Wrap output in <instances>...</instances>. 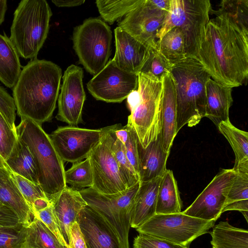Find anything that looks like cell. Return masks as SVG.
Instances as JSON below:
<instances>
[{
  "instance_id": "cell-28",
  "label": "cell",
  "mask_w": 248,
  "mask_h": 248,
  "mask_svg": "<svg viewBox=\"0 0 248 248\" xmlns=\"http://www.w3.org/2000/svg\"><path fill=\"white\" fill-rule=\"evenodd\" d=\"M182 202L172 170H167L161 176L158 190L155 214L182 212Z\"/></svg>"
},
{
  "instance_id": "cell-20",
  "label": "cell",
  "mask_w": 248,
  "mask_h": 248,
  "mask_svg": "<svg viewBox=\"0 0 248 248\" xmlns=\"http://www.w3.org/2000/svg\"><path fill=\"white\" fill-rule=\"evenodd\" d=\"M161 127L160 138L164 150L170 153L176 135V102L175 82L170 73L162 78Z\"/></svg>"
},
{
  "instance_id": "cell-42",
  "label": "cell",
  "mask_w": 248,
  "mask_h": 248,
  "mask_svg": "<svg viewBox=\"0 0 248 248\" xmlns=\"http://www.w3.org/2000/svg\"><path fill=\"white\" fill-rule=\"evenodd\" d=\"M128 137L124 145L126 156L133 169L139 175L138 142L136 133L133 126L127 123Z\"/></svg>"
},
{
  "instance_id": "cell-48",
  "label": "cell",
  "mask_w": 248,
  "mask_h": 248,
  "mask_svg": "<svg viewBox=\"0 0 248 248\" xmlns=\"http://www.w3.org/2000/svg\"><path fill=\"white\" fill-rule=\"evenodd\" d=\"M7 2L6 0H0V25L4 20L5 15L7 9Z\"/></svg>"
},
{
  "instance_id": "cell-35",
  "label": "cell",
  "mask_w": 248,
  "mask_h": 248,
  "mask_svg": "<svg viewBox=\"0 0 248 248\" xmlns=\"http://www.w3.org/2000/svg\"><path fill=\"white\" fill-rule=\"evenodd\" d=\"M9 171L12 178L33 214L34 208L44 200L48 199L39 185L35 184L15 173L10 170Z\"/></svg>"
},
{
  "instance_id": "cell-16",
  "label": "cell",
  "mask_w": 248,
  "mask_h": 248,
  "mask_svg": "<svg viewBox=\"0 0 248 248\" xmlns=\"http://www.w3.org/2000/svg\"><path fill=\"white\" fill-rule=\"evenodd\" d=\"M83 78L82 68L74 64L67 68L62 77L56 118L71 126L83 122L82 113L86 99Z\"/></svg>"
},
{
  "instance_id": "cell-10",
  "label": "cell",
  "mask_w": 248,
  "mask_h": 248,
  "mask_svg": "<svg viewBox=\"0 0 248 248\" xmlns=\"http://www.w3.org/2000/svg\"><path fill=\"white\" fill-rule=\"evenodd\" d=\"M216 221L192 217L182 212L155 214L136 230L189 248L193 241L209 233Z\"/></svg>"
},
{
  "instance_id": "cell-18",
  "label": "cell",
  "mask_w": 248,
  "mask_h": 248,
  "mask_svg": "<svg viewBox=\"0 0 248 248\" xmlns=\"http://www.w3.org/2000/svg\"><path fill=\"white\" fill-rule=\"evenodd\" d=\"M114 34L116 50L112 61L120 69L138 75L149 57V48L119 27Z\"/></svg>"
},
{
  "instance_id": "cell-33",
  "label": "cell",
  "mask_w": 248,
  "mask_h": 248,
  "mask_svg": "<svg viewBox=\"0 0 248 248\" xmlns=\"http://www.w3.org/2000/svg\"><path fill=\"white\" fill-rule=\"evenodd\" d=\"M140 0H97L95 3L101 17L109 24H112L134 9Z\"/></svg>"
},
{
  "instance_id": "cell-26",
  "label": "cell",
  "mask_w": 248,
  "mask_h": 248,
  "mask_svg": "<svg viewBox=\"0 0 248 248\" xmlns=\"http://www.w3.org/2000/svg\"><path fill=\"white\" fill-rule=\"evenodd\" d=\"M217 127L234 152L233 170L235 172L248 173V133L235 127L230 120L221 122Z\"/></svg>"
},
{
  "instance_id": "cell-6",
  "label": "cell",
  "mask_w": 248,
  "mask_h": 248,
  "mask_svg": "<svg viewBox=\"0 0 248 248\" xmlns=\"http://www.w3.org/2000/svg\"><path fill=\"white\" fill-rule=\"evenodd\" d=\"M52 15L46 0H22L14 14L9 37L19 56L36 59L49 29Z\"/></svg>"
},
{
  "instance_id": "cell-43",
  "label": "cell",
  "mask_w": 248,
  "mask_h": 248,
  "mask_svg": "<svg viewBox=\"0 0 248 248\" xmlns=\"http://www.w3.org/2000/svg\"><path fill=\"white\" fill-rule=\"evenodd\" d=\"M16 110L13 97L3 87L0 86V112L11 128L16 132Z\"/></svg>"
},
{
  "instance_id": "cell-50",
  "label": "cell",
  "mask_w": 248,
  "mask_h": 248,
  "mask_svg": "<svg viewBox=\"0 0 248 248\" xmlns=\"http://www.w3.org/2000/svg\"><path fill=\"white\" fill-rule=\"evenodd\" d=\"M0 205H2V204H1L0 203Z\"/></svg>"
},
{
  "instance_id": "cell-36",
  "label": "cell",
  "mask_w": 248,
  "mask_h": 248,
  "mask_svg": "<svg viewBox=\"0 0 248 248\" xmlns=\"http://www.w3.org/2000/svg\"><path fill=\"white\" fill-rule=\"evenodd\" d=\"M172 63L156 48H149V57L140 72L150 73L160 79L170 73Z\"/></svg>"
},
{
  "instance_id": "cell-46",
  "label": "cell",
  "mask_w": 248,
  "mask_h": 248,
  "mask_svg": "<svg viewBox=\"0 0 248 248\" xmlns=\"http://www.w3.org/2000/svg\"><path fill=\"white\" fill-rule=\"evenodd\" d=\"M236 210L242 213L246 221H248V200L233 202L226 205L222 213L227 211Z\"/></svg>"
},
{
  "instance_id": "cell-19",
  "label": "cell",
  "mask_w": 248,
  "mask_h": 248,
  "mask_svg": "<svg viewBox=\"0 0 248 248\" xmlns=\"http://www.w3.org/2000/svg\"><path fill=\"white\" fill-rule=\"evenodd\" d=\"M49 201L69 248L71 226L77 221L81 211L88 205L78 190L68 186Z\"/></svg>"
},
{
  "instance_id": "cell-17",
  "label": "cell",
  "mask_w": 248,
  "mask_h": 248,
  "mask_svg": "<svg viewBox=\"0 0 248 248\" xmlns=\"http://www.w3.org/2000/svg\"><path fill=\"white\" fill-rule=\"evenodd\" d=\"M77 222L87 248H123L110 224L88 205L81 211Z\"/></svg>"
},
{
  "instance_id": "cell-4",
  "label": "cell",
  "mask_w": 248,
  "mask_h": 248,
  "mask_svg": "<svg viewBox=\"0 0 248 248\" xmlns=\"http://www.w3.org/2000/svg\"><path fill=\"white\" fill-rule=\"evenodd\" d=\"M16 131L17 138L27 145L33 156L39 184L50 200L67 186L63 161L41 125L21 119Z\"/></svg>"
},
{
  "instance_id": "cell-41",
  "label": "cell",
  "mask_w": 248,
  "mask_h": 248,
  "mask_svg": "<svg viewBox=\"0 0 248 248\" xmlns=\"http://www.w3.org/2000/svg\"><path fill=\"white\" fill-rule=\"evenodd\" d=\"M134 248H187L169 241L139 233L135 238Z\"/></svg>"
},
{
  "instance_id": "cell-49",
  "label": "cell",
  "mask_w": 248,
  "mask_h": 248,
  "mask_svg": "<svg viewBox=\"0 0 248 248\" xmlns=\"http://www.w3.org/2000/svg\"><path fill=\"white\" fill-rule=\"evenodd\" d=\"M0 168H6L4 160L0 155Z\"/></svg>"
},
{
  "instance_id": "cell-24",
  "label": "cell",
  "mask_w": 248,
  "mask_h": 248,
  "mask_svg": "<svg viewBox=\"0 0 248 248\" xmlns=\"http://www.w3.org/2000/svg\"><path fill=\"white\" fill-rule=\"evenodd\" d=\"M161 177L147 182H140L134 199L131 227L138 228L155 215Z\"/></svg>"
},
{
  "instance_id": "cell-11",
  "label": "cell",
  "mask_w": 248,
  "mask_h": 248,
  "mask_svg": "<svg viewBox=\"0 0 248 248\" xmlns=\"http://www.w3.org/2000/svg\"><path fill=\"white\" fill-rule=\"evenodd\" d=\"M170 0H141L118 24L122 30L148 48L155 47L157 33Z\"/></svg>"
},
{
  "instance_id": "cell-14",
  "label": "cell",
  "mask_w": 248,
  "mask_h": 248,
  "mask_svg": "<svg viewBox=\"0 0 248 248\" xmlns=\"http://www.w3.org/2000/svg\"><path fill=\"white\" fill-rule=\"evenodd\" d=\"M235 174L232 169L221 170L183 213L204 220H217L225 206Z\"/></svg>"
},
{
  "instance_id": "cell-37",
  "label": "cell",
  "mask_w": 248,
  "mask_h": 248,
  "mask_svg": "<svg viewBox=\"0 0 248 248\" xmlns=\"http://www.w3.org/2000/svg\"><path fill=\"white\" fill-rule=\"evenodd\" d=\"M26 226H0V248H24Z\"/></svg>"
},
{
  "instance_id": "cell-8",
  "label": "cell",
  "mask_w": 248,
  "mask_h": 248,
  "mask_svg": "<svg viewBox=\"0 0 248 248\" xmlns=\"http://www.w3.org/2000/svg\"><path fill=\"white\" fill-rule=\"evenodd\" d=\"M112 38L110 27L98 18L86 19L74 28L73 48L79 63L93 76L108 62Z\"/></svg>"
},
{
  "instance_id": "cell-44",
  "label": "cell",
  "mask_w": 248,
  "mask_h": 248,
  "mask_svg": "<svg viewBox=\"0 0 248 248\" xmlns=\"http://www.w3.org/2000/svg\"><path fill=\"white\" fill-rule=\"evenodd\" d=\"M69 248H87L79 225L74 222L70 228Z\"/></svg>"
},
{
  "instance_id": "cell-3",
  "label": "cell",
  "mask_w": 248,
  "mask_h": 248,
  "mask_svg": "<svg viewBox=\"0 0 248 248\" xmlns=\"http://www.w3.org/2000/svg\"><path fill=\"white\" fill-rule=\"evenodd\" d=\"M175 86L176 133L186 124L197 125L205 116L206 84L211 78L200 61L187 57L172 64Z\"/></svg>"
},
{
  "instance_id": "cell-29",
  "label": "cell",
  "mask_w": 248,
  "mask_h": 248,
  "mask_svg": "<svg viewBox=\"0 0 248 248\" xmlns=\"http://www.w3.org/2000/svg\"><path fill=\"white\" fill-rule=\"evenodd\" d=\"M211 234L212 248H248V231L221 221L214 225Z\"/></svg>"
},
{
  "instance_id": "cell-25",
  "label": "cell",
  "mask_w": 248,
  "mask_h": 248,
  "mask_svg": "<svg viewBox=\"0 0 248 248\" xmlns=\"http://www.w3.org/2000/svg\"><path fill=\"white\" fill-rule=\"evenodd\" d=\"M4 162L10 171L39 185L33 156L27 145L18 138Z\"/></svg>"
},
{
  "instance_id": "cell-30",
  "label": "cell",
  "mask_w": 248,
  "mask_h": 248,
  "mask_svg": "<svg viewBox=\"0 0 248 248\" xmlns=\"http://www.w3.org/2000/svg\"><path fill=\"white\" fill-rule=\"evenodd\" d=\"M24 248H67L41 220L34 217L26 227Z\"/></svg>"
},
{
  "instance_id": "cell-22",
  "label": "cell",
  "mask_w": 248,
  "mask_h": 248,
  "mask_svg": "<svg viewBox=\"0 0 248 248\" xmlns=\"http://www.w3.org/2000/svg\"><path fill=\"white\" fill-rule=\"evenodd\" d=\"M0 202L11 209L19 222L28 226L34 216L17 185L6 168H0Z\"/></svg>"
},
{
  "instance_id": "cell-39",
  "label": "cell",
  "mask_w": 248,
  "mask_h": 248,
  "mask_svg": "<svg viewBox=\"0 0 248 248\" xmlns=\"http://www.w3.org/2000/svg\"><path fill=\"white\" fill-rule=\"evenodd\" d=\"M16 132L9 126L0 112V155L5 161L17 140Z\"/></svg>"
},
{
  "instance_id": "cell-1",
  "label": "cell",
  "mask_w": 248,
  "mask_h": 248,
  "mask_svg": "<svg viewBox=\"0 0 248 248\" xmlns=\"http://www.w3.org/2000/svg\"><path fill=\"white\" fill-rule=\"evenodd\" d=\"M209 20L198 60L213 80L233 88L248 78V7L222 3Z\"/></svg>"
},
{
  "instance_id": "cell-31",
  "label": "cell",
  "mask_w": 248,
  "mask_h": 248,
  "mask_svg": "<svg viewBox=\"0 0 248 248\" xmlns=\"http://www.w3.org/2000/svg\"><path fill=\"white\" fill-rule=\"evenodd\" d=\"M155 47L172 64L186 58L184 35L178 27L172 28L157 41Z\"/></svg>"
},
{
  "instance_id": "cell-21",
  "label": "cell",
  "mask_w": 248,
  "mask_h": 248,
  "mask_svg": "<svg viewBox=\"0 0 248 248\" xmlns=\"http://www.w3.org/2000/svg\"><path fill=\"white\" fill-rule=\"evenodd\" d=\"M140 181L147 182L161 177L165 173L170 153L162 147L160 134L145 148L138 142Z\"/></svg>"
},
{
  "instance_id": "cell-40",
  "label": "cell",
  "mask_w": 248,
  "mask_h": 248,
  "mask_svg": "<svg viewBox=\"0 0 248 248\" xmlns=\"http://www.w3.org/2000/svg\"><path fill=\"white\" fill-rule=\"evenodd\" d=\"M34 216L45 224L62 245L68 248L62 235L58 221L51 203L46 208L35 213Z\"/></svg>"
},
{
  "instance_id": "cell-32",
  "label": "cell",
  "mask_w": 248,
  "mask_h": 248,
  "mask_svg": "<svg viewBox=\"0 0 248 248\" xmlns=\"http://www.w3.org/2000/svg\"><path fill=\"white\" fill-rule=\"evenodd\" d=\"M111 126V150L117 163L121 174L127 187L129 188L139 182L140 177L126 156L124 145L116 137L115 130L116 124Z\"/></svg>"
},
{
  "instance_id": "cell-13",
  "label": "cell",
  "mask_w": 248,
  "mask_h": 248,
  "mask_svg": "<svg viewBox=\"0 0 248 248\" xmlns=\"http://www.w3.org/2000/svg\"><path fill=\"white\" fill-rule=\"evenodd\" d=\"M138 86V75L120 69L111 59L87 83L93 97L108 103L122 102Z\"/></svg>"
},
{
  "instance_id": "cell-38",
  "label": "cell",
  "mask_w": 248,
  "mask_h": 248,
  "mask_svg": "<svg viewBox=\"0 0 248 248\" xmlns=\"http://www.w3.org/2000/svg\"><path fill=\"white\" fill-rule=\"evenodd\" d=\"M235 173L227 195L225 206L233 202L248 200V173Z\"/></svg>"
},
{
  "instance_id": "cell-7",
  "label": "cell",
  "mask_w": 248,
  "mask_h": 248,
  "mask_svg": "<svg viewBox=\"0 0 248 248\" xmlns=\"http://www.w3.org/2000/svg\"><path fill=\"white\" fill-rule=\"evenodd\" d=\"M212 9L209 0H170L156 36L158 41L171 29L178 27L184 35L186 58L197 59Z\"/></svg>"
},
{
  "instance_id": "cell-12",
  "label": "cell",
  "mask_w": 248,
  "mask_h": 248,
  "mask_svg": "<svg viewBox=\"0 0 248 248\" xmlns=\"http://www.w3.org/2000/svg\"><path fill=\"white\" fill-rule=\"evenodd\" d=\"M111 127L110 125L101 128V139L88 157L93 176L91 188L105 194L117 193L128 188L111 150Z\"/></svg>"
},
{
  "instance_id": "cell-2",
  "label": "cell",
  "mask_w": 248,
  "mask_h": 248,
  "mask_svg": "<svg viewBox=\"0 0 248 248\" xmlns=\"http://www.w3.org/2000/svg\"><path fill=\"white\" fill-rule=\"evenodd\" d=\"M61 68L55 63L37 58L21 70L13 88L17 113L39 124L49 121L61 88Z\"/></svg>"
},
{
  "instance_id": "cell-9",
  "label": "cell",
  "mask_w": 248,
  "mask_h": 248,
  "mask_svg": "<svg viewBox=\"0 0 248 248\" xmlns=\"http://www.w3.org/2000/svg\"><path fill=\"white\" fill-rule=\"evenodd\" d=\"M140 183L139 181L123 191L112 194H103L91 187L79 191L87 205L110 224L123 248H129L128 233L134 199Z\"/></svg>"
},
{
  "instance_id": "cell-45",
  "label": "cell",
  "mask_w": 248,
  "mask_h": 248,
  "mask_svg": "<svg viewBox=\"0 0 248 248\" xmlns=\"http://www.w3.org/2000/svg\"><path fill=\"white\" fill-rule=\"evenodd\" d=\"M19 224L18 217L11 209L0 205V226H15Z\"/></svg>"
},
{
  "instance_id": "cell-27",
  "label": "cell",
  "mask_w": 248,
  "mask_h": 248,
  "mask_svg": "<svg viewBox=\"0 0 248 248\" xmlns=\"http://www.w3.org/2000/svg\"><path fill=\"white\" fill-rule=\"evenodd\" d=\"M19 54L9 37L0 34V81L13 88L21 71Z\"/></svg>"
},
{
  "instance_id": "cell-15",
  "label": "cell",
  "mask_w": 248,
  "mask_h": 248,
  "mask_svg": "<svg viewBox=\"0 0 248 248\" xmlns=\"http://www.w3.org/2000/svg\"><path fill=\"white\" fill-rule=\"evenodd\" d=\"M102 129L76 126L58 127L49 135L53 145L63 162L75 163L87 158L99 141Z\"/></svg>"
},
{
  "instance_id": "cell-5",
  "label": "cell",
  "mask_w": 248,
  "mask_h": 248,
  "mask_svg": "<svg viewBox=\"0 0 248 248\" xmlns=\"http://www.w3.org/2000/svg\"><path fill=\"white\" fill-rule=\"evenodd\" d=\"M138 76V89L127 97L130 110L127 123L145 148L160 134L163 85L162 79L150 73L140 72Z\"/></svg>"
},
{
  "instance_id": "cell-47",
  "label": "cell",
  "mask_w": 248,
  "mask_h": 248,
  "mask_svg": "<svg viewBox=\"0 0 248 248\" xmlns=\"http://www.w3.org/2000/svg\"><path fill=\"white\" fill-rule=\"evenodd\" d=\"M52 2L58 7H71L82 4L85 0H52Z\"/></svg>"
},
{
  "instance_id": "cell-34",
  "label": "cell",
  "mask_w": 248,
  "mask_h": 248,
  "mask_svg": "<svg viewBox=\"0 0 248 248\" xmlns=\"http://www.w3.org/2000/svg\"><path fill=\"white\" fill-rule=\"evenodd\" d=\"M64 176L66 184L75 187H91L93 184V176L89 158L74 163L65 171Z\"/></svg>"
},
{
  "instance_id": "cell-23",
  "label": "cell",
  "mask_w": 248,
  "mask_h": 248,
  "mask_svg": "<svg viewBox=\"0 0 248 248\" xmlns=\"http://www.w3.org/2000/svg\"><path fill=\"white\" fill-rule=\"evenodd\" d=\"M232 88L211 78L206 84L205 116L217 126L229 119V109L233 102Z\"/></svg>"
}]
</instances>
